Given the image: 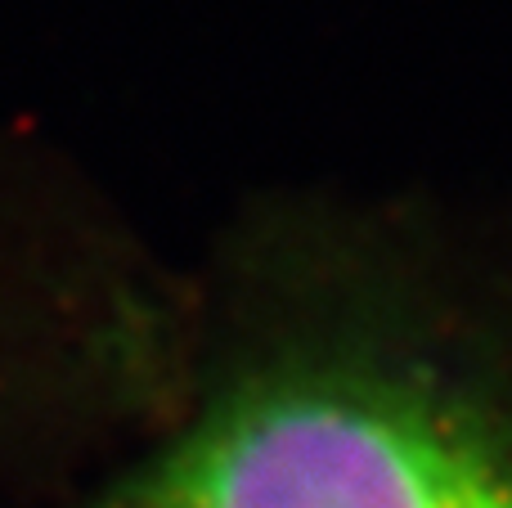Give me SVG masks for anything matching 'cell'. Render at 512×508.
I'll list each match as a JSON object with an SVG mask.
<instances>
[{"instance_id":"obj_1","label":"cell","mask_w":512,"mask_h":508,"mask_svg":"<svg viewBox=\"0 0 512 508\" xmlns=\"http://www.w3.org/2000/svg\"><path fill=\"white\" fill-rule=\"evenodd\" d=\"M95 508H512L495 423L360 369L234 392Z\"/></svg>"}]
</instances>
